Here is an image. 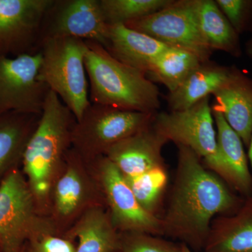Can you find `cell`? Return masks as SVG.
<instances>
[{
	"mask_svg": "<svg viewBox=\"0 0 252 252\" xmlns=\"http://www.w3.org/2000/svg\"><path fill=\"white\" fill-rule=\"evenodd\" d=\"M212 95V110L222 114L248 147L252 136V79L232 67L229 77Z\"/></svg>",
	"mask_w": 252,
	"mask_h": 252,
	"instance_id": "cell-14",
	"label": "cell"
},
{
	"mask_svg": "<svg viewBox=\"0 0 252 252\" xmlns=\"http://www.w3.org/2000/svg\"><path fill=\"white\" fill-rule=\"evenodd\" d=\"M231 68L208 61L202 63L167 97L170 110H185L213 94L229 77Z\"/></svg>",
	"mask_w": 252,
	"mask_h": 252,
	"instance_id": "cell-18",
	"label": "cell"
},
{
	"mask_svg": "<svg viewBox=\"0 0 252 252\" xmlns=\"http://www.w3.org/2000/svg\"><path fill=\"white\" fill-rule=\"evenodd\" d=\"M41 53L0 56V115L11 112L42 113L50 89L39 79Z\"/></svg>",
	"mask_w": 252,
	"mask_h": 252,
	"instance_id": "cell-8",
	"label": "cell"
},
{
	"mask_svg": "<svg viewBox=\"0 0 252 252\" xmlns=\"http://www.w3.org/2000/svg\"><path fill=\"white\" fill-rule=\"evenodd\" d=\"M33 217L32 198L21 172L15 169L0 183V249L18 252Z\"/></svg>",
	"mask_w": 252,
	"mask_h": 252,
	"instance_id": "cell-12",
	"label": "cell"
},
{
	"mask_svg": "<svg viewBox=\"0 0 252 252\" xmlns=\"http://www.w3.org/2000/svg\"><path fill=\"white\" fill-rule=\"evenodd\" d=\"M108 34L99 0H54L43 19L41 42L71 37L98 43L106 49Z\"/></svg>",
	"mask_w": 252,
	"mask_h": 252,
	"instance_id": "cell-9",
	"label": "cell"
},
{
	"mask_svg": "<svg viewBox=\"0 0 252 252\" xmlns=\"http://www.w3.org/2000/svg\"><path fill=\"white\" fill-rule=\"evenodd\" d=\"M100 171L114 226L133 233L163 235L160 217L141 206L124 175L108 158L101 162Z\"/></svg>",
	"mask_w": 252,
	"mask_h": 252,
	"instance_id": "cell-11",
	"label": "cell"
},
{
	"mask_svg": "<svg viewBox=\"0 0 252 252\" xmlns=\"http://www.w3.org/2000/svg\"><path fill=\"white\" fill-rule=\"evenodd\" d=\"M197 16L204 40L212 52L224 51L235 57L242 54L239 34L213 0H197Z\"/></svg>",
	"mask_w": 252,
	"mask_h": 252,
	"instance_id": "cell-20",
	"label": "cell"
},
{
	"mask_svg": "<svg viewBox=\"0 0 252 252\" xmlns=\"http://www.w3.org/2000/svg\"><path fill=\"white\" fill-rule=\"evenodd\" d=\"M155 114L91 103L76 122L72 141L85 153H106L114 144L150 126Z\"/></svg>",
	"mask_w": 252,
	"mask_h": 252,
	"instance_id": "cell-6",
	"label": "cell"
},
{
	"mask_svg": "<svg viewBox=\"0 0 252 252\" xmlns=\"http://www.w3.org/2000/svg\"><path fill=\"white\" fill-rule=\"evenodd\" d=\"M181 247V252H193L192 251L191 249L189 248L187 245L185 244H182L180 245Z\"/></svg>",
	"mask_w": 252,
	"mask_h": 252,
	"instance_id": "cell-31",
	"label": "cell"
},
{
	"mask_svg": "<svg viewBox=\"0 0 252 252\" xmlns=\"http://www.w3.org/2000/svg\"><path fill=\"white\" fill-rule=\"evenodd\" d=\"M175 178L162 220L163 235L189 248H205L215 217L236 212L243 201L203 165L191 149L177 145Z\"/></svg>",
	"mask_w": 252,
	"mask_h": 252,
	"instance_id": "cell-1",
	"label": "cell"
},
{
	"mask_svg": "<svg viewBox=\"0 0 252 252\" xmlns=\"http://www.w3.org/2000/svg\"><path fill=\"white\" fill-rule=\"evenodd\" d=\"M215 2L238 34L247 31L252 18L251 0H216Z\"/></svg>",
	"mask_w": 252,
	"mask_h": 252,
	"instance_id": "cell-26",
	"label": "cell"
},
{
	"mask_svg": "<svg viewBox=\"0 0 252 252\" xmlns=\"http://www.w3.org/2000/svg\"><path fill=\"white\" fill-rule=\"evenodd\" d=\"M82 195L80 177L74 167H70L60 179L56 187V205L60 213L67 215L74 212L80 203Z\"/></svg>",
	"mask_w": 252,
	"mask_h": 252,
	"instance_id": "cell-25",
	"label": "cell"
},
{
	"mask_svg": "<svg viewBox=\"0 0 252 252\" xmlns=\"http://www.w3.org/2000/svg\"><path fill=\"white\" fill-rule=\"evenodd\" d=\"M36 252H76L72 244L67 240L46 236L36 247Z\"/></svg>",
	"mask_w": 252,
	"mask_h": 252,
	"instance_id": "cell-28",
	"label": "cell"
},
{
	"mask_svg": "<svg viewBox=\"0 0 252 252\" xmlns=\"http://www.w3.org/2000/svg\"><path fill=\"white\" fill-rule=\"evenodd\" d=\"M210 97L185 110L157 113L153 126L167 142L191 149L205 167L217 175L220 159Z\"/></svg>",
	"mask_w": 252,
	"mask_h": 252,
	"instance_id": "cell-5",
	"label": "cell"
},
{
	"mask_svg": "<svg viewBox=\"0 0 252 252\" xmlns=\"http://www.w3.org/2000/svg\"><path fill=\"white\" fill-rule=\"evenodd\" d=\"M173 0H99L107 26L126 25L160 11Z\"/></svg>",
	"mask_w": 252,
	"mask_h": 252,
	"instance_id": "cell-23",
	"label": "cell"
},
{
	"mask_svg": "<svg viewBox=\"0 0 252 252\" xmlns=\"http://www.w3.org/2000/svg\"><path fill=\"white\" fill-rule=\"evenodd\" d=\"M86 45L85 66L91 103L132 112L158 113L160 92L144 72L118 61L98 43L86 41Z\"/></svg>",
	"mask_w": 252,
	"mask_h": 252,
	"instance_id": "cell-2",
	"label": "cell"
},
{
	"mask_svg": "<svg viewBox=\"0 0 252 252\" xmlns=\"http://www.w3.org/2000/svg\"><path fill=\"white\" fill-rule=\"evenodd\" d=\"M205 252H252V195L234 215L212 220Z\"/></svg>",
	"mask_w": 252,
	"mask_h": 252,
	"instance_id": "cell-17",
	"label": "cell"
},
{
	"mask_svg": "<svg viewBox=\"0 0 252 252\" xmlns=\"http://www.w3.org/2000/svg\"><path fill=\"white\" fill-rule=\"evenodd\" d=\"M249 153L248 157L249 160H250V164H251V167L252 169V136L251 141H250V145H249Z\"/></svg>",
	"mask_w": 252,
	"mask_h": 252,
	"instance_id": "cell-30",
	"label": "cell"
},
{
	"mask_svg": "<svg viewBox=\"0 0 252 252\" xmlns=\"http://www.w3.org/2000/svg\"><path fill=\"white\" fill-rule=\"evenodd\" d=\"M124 178L141 206L157 216V210L168 182L165 167H156L137 177Z\"/></svg>",
	"mask_w": 252,
	"mask_h": 252,
	"instance_id": "cell-24",
	"label": "cell"
},
{
	"mask_svg": "<svg viewBox=\"0 0 252 252\" xmlns=\"http://www.w3.org/2000/svg\"><path fill=\"white\" fill-rule=\"evenodd\" d=\"M54 0H0V56L39 52L41 28Z\"/></svg>",
	"mask_w": 252,
	"mask_h": 252,
	"instance_id": "cell-10",
	"label": "cell"
},
{
	"mask_svg": "<svg viewBox=\"0 0 252 252\" xmlns=\"http://www.w3.org/2000/svg\"><path fill=\"white\" fill-rule=\"evenodd\" d=\"M76 234L79 239L76 252H114L121 247L112 220L99 210L83 217Z\"/></svg>",
	"mask_w": 252,
	"mask_h": 252,
	"instance_id": "cell-22",
	"label": "cell"
},
{
	"mask_svg": "<svg viewBox=\"0 0 252 252\" xmlns=\"http://www.w3.org/2000/svg\"><path fill=\"white\" fill-rule=\"evenodd\" d=\"M167 46L152 36L124 26H109L106 49L118 61L147 74Z\"/></svg>",
	"mask_w": 252,
	"mask_h": 252,
	"instance_id": "cell-16",
	"label": "cell"
},
{
	"mask_svg": "<svg viewBox=\"0 0 252 252\" xmlns=\"http://www.w3.org/2000/svg\"><path fill=\"white\" fill-rule=\"evenodd\" d=\"M86 41L76 38L44 39L39 51V79L80 120L91 104L85 66Z\"/></svg>",
	"mask_w": 252,
	"mask_h": 252,
	"instance_id": "cell-4",
	"label": "cell"
},
{
	"mask_svg": "<svg viewBox=\"0 0 252 252\" xmlns=\"http://www.w3.org/2000/svg\"><path fill=\"white\" fill-rule=\"evenodd\" d=\"M0 252H4L2 251V250H1V251H0Z\"/></svg>",
	"mask_w": 252,
	"mask_h": 252,
	"instance_id": "cell-32",
	"label": "cell"
},
{
	"mask_svg": "<svg viewBox=\"0 0 252 252\" xmlns=\"http://www.w3.org/2000/svg\"><path fill=\"white\" fill-rule=\"evenodd\" d=\"M196 55L177 48L167 47L152 63L147 77L173 92L201 64Z\"/></svg>",
	"mask_w": 252,
	"mask_h": 252,
	"instance_id": "cell-21",
	"label": "cell"
},
{
	"mask_svg": "<svg viewBox=\"0 0 252 252\" xmlns=\"http://www.w3.org/2000/svg\"><path fill=\"white\" fill-rule=\"evenodd\" d=\"M77 119L59 96L49 90L35 130L23 153L24 170L38 195L49 189L51 174L72 140Z\"/></svg>",
	"mask_w": 252,
	"mask_h": 252,
	"instance_id": "cell-3",
	"label": "cell"
},
{
	"mask_svg": "<svg viewBox=\"0 0 252 252\" xmlns=\"http://www.w3.org/2000/svg\"><path fill=\"white\" fill-rule=\"evenodd\" d=\"M212 114L217 127V147L220 159V168L217 176L241 195L247 198L252 196V174L249 169L243 141L221 114L212 111Z\"/></svg>",
	"mask_w": 252,
	"mask_h": 252,
	"instance_id": "cell-15",
	"label": "cell"
},
{
	"mask_svg": "<svg viewBox=\"0 0 252 252\" xmlns=\"http://www.w3.org/2000/svg\"><path fill=\"white\" fill-rule=\"evenodd\" d=\"M245 50H246L247 55H248L249 57L252 58V38L247 43Z\"/></svg>",
	"mask_w": 252,
	"mask_h": 252,
	"instance_id": "cell-29",
	"label": "cell"
},
{
	"mask_svg": "<svg viewBox=\"0 0 252 252\" xmlns=\"http://www.w3.org/2000/svg\"><path fill=\"white\" fill-rule=\"evenodd\" d=\"M134 233L121 243L123 252H181V247L170 242L147 233Z\"/></svg>",
	"mask_w": 252,
	"mask_h": 252,
	"instance_id": "cell-27",
	"label": "cell"
},
{
	"mask_svg": "<svg viewBox=\"0 0 252 252\" xmlns=\"http://www.w3.org/2000/svg\"><path fill=\"white\" fill-rule=\"evenodd\" d=\"M40 115L11 112L0 115V177L12 171L23 157L25 149Z\"/></svg>",
	"mask_w": 252,
	"mask_h": 252,
	"instance_id": "cell-19",
	"label": "cell"
},
{
	"mask_svg": "<svg viewBox=\"0 0 252 252\" xmlns=\"http://www.w3.org/2000/svg\"><path fill=\"white\" fill-rule=\"evenodd\" d=\"M124 26L152 36L168 47L187 50L202 62L213 52L204 40L197 16V0H173L166 7Z\"/></svg>",
	"mask_w": 252,
	"mask_h": 252,
	"instance_id": "cell-7",
	"label": "cell"
},
{
	"mask_svg": "<svg viewBox=\"0 0 252 252\" xmlns=\"http://www.w3.org/2000/svg\"><path fill=\"white\" fill-rule=\"evenodd\" d=\"M167 141L155 128L148 127L114 144L106 155L124 177L131 178L165 167L162 149Z\"/></svg>",
	"mask_w": 252,
	"mask_h": 252,
	"instance_id": "cell-13",
	"label": "cell"
}]
</instances>
